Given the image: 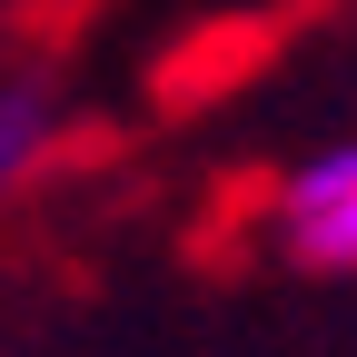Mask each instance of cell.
<instances>
[{
  "instance_id": "cell-1",
  "label": "cell",
  "mask_w": 357,
  "mask_h": 357,
  "mask_svg": "<svg viewBox=\"0 0 357 357\" xmlns=\"http://www.w3.org/2000/svg\"><path fill=\"white\" fill-rule=\"evenodd\" d=\"M70 139V100L50 70H0V208H10Z\"/></svg>"
},
{
  "instance_id": "cell-2",
  "label": "cell",
  "mask_w": 357,
  "mask_h": 357,
  "mask_svg": "<svg viewBox=\"0 0 357 357\" xmlns=\"http://www.w3.org/2000/svg\"><path fill=\"white\" fill-rule=\"evenodd\" d=\"M278 248L318 278H357V189L318 199V208H278Z\"/></svg>"
},
{
  "instance_id": "cell-3",
  "label": "cell",
  "mask_w": 357,
  "mask_h": 357,
  "mask_svg": "<svg viewBox=\"0 0 357 357\" xmlns=\"http://www.w3.org/2000/svg\"><path fill=\"white\" fill-rule=\"evenodd\" d=\"M347 189H357V129H347V139H328L318 159H298V169H288L278 208H318V199H347Z\"/></svg>"
}]
</instances>
